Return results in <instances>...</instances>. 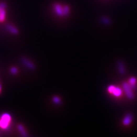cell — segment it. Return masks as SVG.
I'll list each match as a JSON object with an SVG mask.
<instances>
[{"label": "cell", "mask_w": 137, "mask_h": 137, "mask_svg": "<svg viewBox=\"0 0 137 137\" xmlns=\"http://www.w3.org/2000/svg\"><path fill=\"white\" fill-rule=\"evenodd\" d=\"M122 87L128 98L130 100L133 99L134 97V95L132 91V89L130 86L129 84L127 82L123 83L122 84Z\"/></svg>", "instance_id": "cell-1"}, {"label": "cell", "mask_w": 137, "mask_h": 137, "mask_svg": "<svg viewBox=\"0 0 137 137\" xmlns=\"http://www.w3.org/2000/svg\"><path fill=\"white\" fill-rule=\"evenodd\" d=\"M54 10L57 14L59 16H64V7L59 4H56L54 6Z\"/></svg>", "instance_id": "cell-2"}, {"label": "cell", "mask_w": 137, "mask_h": 137, "mask_svg": "<svg viewBox=\"0 0 137 137\" xmlns=\"http://www.w3.org/2000/svg\"><path fill=\"white\" fill-rule=\"evenodd\" d=\"M132 119H133V117L130 114H128L124 117L122 120V123L124 125H126V126L129 125L132 121Z\"/></svg>", "instance_id": "cell-3"}, {"label": "cell", "mask_w": 137, "mask_h": 137, "mask_svg": "<svg viewBox=\"0 0 137 137\" xmlns=\"http://www.w3.org/2000/svg\"><path fill=\"white\" fill-rule=\"evenodd\" d=\"M136 83H137V79L135 77H131L129 79V84L130 86L132 89H135L136 88Z\"/></svg>", "instance_id": "cell-4"}, {"label": "cell", "mask_w": 137, "mask_h": 137, "mask_svg": "<svg viewBox=\"0 0 137 137\" xmlns=\"http://www.w3.org/2000/svg\"><path fill=\"white\" fill-rule=\"evenodd\" d=\"M112 94H113L115 97H119L122 95V90L119 87H115L113 90Z\"/></svg>", "instance_id": "cell-5"}, {"label": "cell", "mask_w": 137, "mask_h": 137, "mask_svg": "<svg viewBox=\"0 0 137 137\" xmlns=\"http://www.w3.org/2000/svg\"><path fill=\"white\" fill-rule=\"evenodd\" d=\"M7 117L4 116L0 121V127L2 128H5L7 127Z\"/></svg>", "instance_id": "cell-6"}, {"label": "cell", "mask_w": 137, "mask_h": 137, "mask_svg": "<svg viewBox=\"0 0 137 137\" xmlns=\"http://www.w3.org/2000/svg\"><path fill=\"white\" fill-rule=\"evenodd\" d=\"M118 71L121 74H123L125 73V68L123 64L121 62H118Z\"/></svg>", "instance_id": "cell-7"}, {"label": "cell", "mask_w": 137, "mask_h": 137, "mask_svg": "<svg viewBox=\"0 0 137 137\" xmlns=\"http://www.w3.org/2000/svg\"><path fill=\"white\" fill-rule=\"evenodd\" d=\"M6 17V11L5 9H3L0 11V21H3Z\"/></svg>", "instance_id": "cell-8"}, {"label": "cell", "mask_w": 137, "mask_h": 137, "mask_svg": "<svg viewBox=\"0 0 137 137\" xmlns=\"http://www.w3.org/2000/svg\"><path fill=\"white\" fill-rule=\"evenodd\" d=\"M70 11V9L69 6H65L64 7V15H67Z\"/></svg>", "instance_id": "cell-9"}, {"label": "cell", "mask_w": 137, "mask_h": 137, "mask_svg": "<svg viewBox=\"0 0 137 137\" xmlns=\"http://www.w3.org/2000/svg\"><path fill=\"white\" fill-rule=\"evenodd\" d=\"M115 86L114 85H110L108 87V91L109 93L112 94L113 92L114 89H115Z\"/></svg>", "instance_id": "cell-10"}, {"label": "cell", "mask_w": 137, "mask_h": 137, "mask_svg": "<svg viewBox=\"0 0 137 137\" xmlns=\"http://www.w3.org/2000/svg\"><path fill=\"white\" fill-rule=\"evenodd\" d=\"M6 7V4L5 3H2L0 4V11Z\"/></svg>", "instance_id": "cell-11"}, {"label": "cell", "mask_w": 137, "mask_h": 137, "mask_svg": "<svg viewBox=\"0 0 137 137\" xmlns=\"http://www.w3.org/2000/svg\"><path fill=\"white\" fill-rule=\"evenodd\" d=\"M103 20H104V21L105 24H109V19H107V18H105L104 19H103Z\"/></svg>", "instance_id": "cell-12"}]
</instances>
